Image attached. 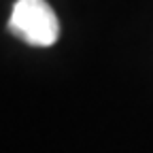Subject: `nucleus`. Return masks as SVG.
<instances>
[{"instance_id": "nucleus-1", "label": "nucleus", "mask_w": 153, "mask_h": 153, "mask_svg": "<svg viewBox=\"0 0 153 153\" xmlns=\"http://www.w3.org/2000/svg\"><path fill=\"white\" fill-rule=\"evenodd\" d=\"M7 30L32 47H51L60 38V22L47 0H17Z\"/></svg>"}]
</instances>
